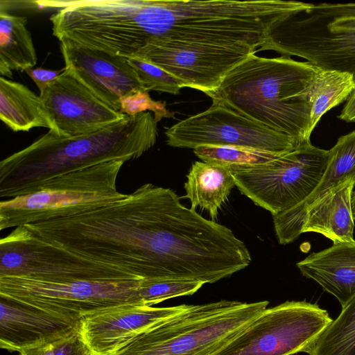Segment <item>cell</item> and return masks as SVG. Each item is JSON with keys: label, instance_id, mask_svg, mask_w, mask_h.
<instances>
[{"label": "cell", "instance_id": "6da1fadb", "mask_svg": "<svg viewBox=\"0 0 355 355\" xmlns=\"http://www.w3.org/2000/svg\"><path fill=\"white\" fill-rule=\"evenodd\" d=\"M157 136V123L150 112L126 115L81 135L60 136L49 130L0 162V197L35 193L48 180L83 166L139 158L155 144Z\"/></svg>", "mask_w": 355, "mask_h": 355}, {"label": "cell", "instance_id": "7a4b0ae2", "mask_svg": "<svg viewBox=\"0 0 355 355\" xmlns=\"http://www.w3.org/2000/svg\"><path fill=\"white\" fill-rule=\"evenodd\" d=\"M319 68L290 57L251 54L233 68L214 91L212 103L294 138L310 141L308 94Z\"/></svg>", "mask_w": 355, "mask_h": 355}, {"label": "cell", "instance_id": "3957f363", "mask_svg": "<svg viewBox=\"0 0 355 355\" xmlns=\"http://www.w3.org/2000/svg\"><path fill=\"white\" fill-rule=\"evenodd\" d=\"M268 301L188 305L112 355H214L266 309Z\"/></svg>", "mask_w": 355, "mask_h": 355}, {"label": "cell", "instance_id": "277c9868", "mask_svg": "<svg viewBox=\"0 0 355 355\" xmlns=\"http://www.w3.org/2000/svg\"><path fill=\"white\" fill-rule=\"evenodd\" d=\"M296 55L355 80V3H311L274 25L257 51Z\"/></svg>", "mask_w": 355, "mask_h": 355}, {"label": "cell", "instance_id": "5b68a950", "mask_svg": "<svg viewBox=\"0 0 355 355\" xmlns=\"http://www.w3.org/2000/svg\"><path fill=\"white\" fill-rule=\"evenodd\" d=\"M112 160L83 166L48 180L33 193L0 202V230L17 227L77 206L107 204L128 194L117 190L124 164Z\"/></svg>", "mask_w": 355, "mask_h": 355}, {"label": "cell", "instance_id": "8992f818", "mask_svg": "<svg viewBox=\"0 0 355 355\" xmlns=\"http://www.w3.org/2000/svg\"><path fill=\"white\" fill-rule=\"evenodd\" d=\"M143 280L52 282L21 276L0 277V295L9 297L64 318L83 316L122 304H143Z\"/></svg>", "mask_w": 355, "mask_h": 355}, {"label": "cell", "instance_id": "52a82bcc", "mask_svg": "<svg viewBox=\"0 0 355 355\" xmlns=\"http://www.w3.org/2000/svg\"><path fill=\"white\" fill-rule=\"evenodd\" d=\"M328 150L300 144L267 165L231 171L239 191L272 216L306 199L326 169Z\"/></svg>", "mask_w": 355, "mask_h": 355}, {"label": "cell", "instance_id": "ba28073f", "mask_svg": "<svg viewBox=\"0 0 355 355\" xmlns=\"http://www.w3.org/2000/svg\"><path fill=\"white\" fill-rule=\"evenodd\" d=\"M328 312L306 301L266 309L214 355H292L306 352L332 322Z\"/></svg>", "mask_w": 355, "mask_h": 355}, {"label": "cell", "instance_id": "9c48e42d", "mask_svg": "<svg viewBox=\"0 0 355 355\" xmlns=\"http://www.w3.org/2000/svg\"><path fill=\"white\" fill-rule=\"evenodd\" d=\"M165 135L168 146L192 149L200 146H232L286 154L300 144L289 135L214 103L202 112L167 128Z\"/></svg>", "mask_w": 355, "mask_h": 355}, {"label": "cell", "instance_id": "30bf717a", "mask_svg": "<svg viewBox=\"0 0 355 355\" xmlns=\"http://www.w3.org/2000/svg\"><path fill=\"white\" fill-rule=\"evenodd\" d=\"M257 49L250 46L148 42L132 57L155 64L175 77L183 87L207 94Z\"/></svg>", "mask_w": 355, "mask_h": 355}, {"label": "cell", "instance_id": "8fae6325", "mask_svg": "<svg viewBox=\"0 0 355 355\" xmlns=\"http://www.w3.org/2000/svg\"><path fill=\"white\" fill-rule=\"evenodd\" d=\"M40 96L50 122L49 130L60 136L92 132L126 116L99 99L65 67Z\"/></svg>", "mask_w": 355, "mask_h": 355}, {"label": "cell", "instance_id": "7c38bea8", "mask_svg": "<svg viewBox=\"0 0 355 355\" xmlns=\"http://www.w3.org/2000/svg\"><path fill=\"white\" fill-rule=\"evenodd\" d=\"M65 68L95 96L119 112L120 99L143 90L127 58L60 40Z\"/></svg>", "mask_w": 355, "mask_h": 355}, {"label": "cell", "instance_id": "4fadbf2b", "mask_svg": "<svg viewBox=\"0 0 355 355\" xmlns=\"http://www.w3.org/2000/svg\"><path fill=\"white\" fill-rule=\"evenodd\" d=\"M187 306L153 307L131 304L112 306L83 316L80 333L94 353L112 355L143 331Z\"/></svg>", "mask_w": 355, "mask_h": 355}, {"label": "cell", "instance_id": "5bb4252c", "mask_svg": "<svg viewBox=\"0 0 355 355\" xmlns=\"http://www.w3.org/2000/svg\"><path fill=\"white\" fill-rule=\"evenodd\" d=\"M0 347L10 352L44 345L80 331V320L67 318L0 295Z\"/></svg>", "mask_w": 355, "mask_h": 355}, {"label": "cell", "instance_id": "9a60e30c", "mask_svg": "<svg viewBox=\"0 0 355 355\" xmlns=\"http://www.w3.org/2000/svg\"><path fill=\"white\" fill-rule=\"evenodd\" d=\"M352 178H355V130L340 137L328 150L326 169L312 193L295 207L273 215L279 243L285 245L297 239L309 206L329 189Z\"/></svg>", "mask_w": 355, "mask_h": 355}, {"label": "cell", "instance_id": "2e32d148", "mask_svg": "<svg viewBox=\"0 0 355 355\" xmlns=\"http://www.w3.org/2000/svg\"><path fill=\"white\" fill-rule=\"evenodd\" d=\"M300 272L334 296L341 306L355 296V241L333 243L297 263Z\"/></svg>", "mask_w": 355, "mask_h": 355}, {"label": "cell", "instance_id": "e0dca14e", "mask_svg": "<svg viewBox=\"0 0 355 355\" xmlns=\"http://www.w3.org/2000/svg\"><path fill=\"white\" fill-rule=\"evenodd\" d=\"M354 186L355 178H349L315 200L306 211L302 233H319L333 243L354 241L352 207Z\"/></svg>", "mask_w": 355, "mask_h": 355}, {"label": "cell", "instance_id": "ac0fdd59", "mask_svg": "<svg viewBox=\"0 0 355 355\" xmlns=\"http://www.w3.org/2000/svg\"><path fill=\"white\" fill-rule=\"evenodd\" d=\"M187 178L184 198L190 200L191 208L207 210L215 221L218 209L236 186L231 171L218 164L196 161Z\"/></svg>", "mask_w": 355, "mask_h": 355}, {"label": "cell", "instance_id": "d6986e66", "mask_svg": "<svg viewBox=\"0 0 355 355\" xmlns=\"http://www.w3.org/2000/svg\"><path fill=\"white\" fill-rule=\"evenodd\" d=\"M0 119L15 132L37 127L51 128L40 96L3 76L0 77Z\"/></svg>", "mask_w": 355, "mask_h": 355}, {"label": "cell", "instance_id": "ffe728a7", "mask_svg": "<svg viewBox=\"0 0 355 355\" xmlns=\"http://www.w3.org/2000/svg\"><path fill=\"white\" fill-rule=\"evenodd\" d=\"M27 18L16 16L1 9L0 73L12 78L13 70L24 71L37 63V55Z\"/></svg>", "mask_w": 355, "mask_h": 355}, {"label": "cell", "instance_id": "44dd1931", "mask_svg": "<svg viewBox=\"0 0 355 355\" xmlns=\"http://www.w3.org/2000/svg\"><path fill=\"white\" fill-rule=\"evenodd\" d=\"M354 88L355 80L352 74L318 69L308 94L311 109L308 128L310 137L321 117L333 107L347 100Z\"/></svg>", "mask_w": 355, "mask_h": 355}, {"label": "cell", "instance_id": "7402d4cb", "mask_svg": "<svg viewBox=\"0 0 355 355\" xmlns=\"http://www.w3.org/2000/svg\"><path fill=\"white\" fill-rule=\"evenodd\" d=\"M309 355H355V296L306 350Z\"/></svg>", "mask_w": 355, "mask_h": 355}, {"label": "cell", "instance_id": "603a6c76", "mask_svg": "<svg viewBox=\"0 0 355 355\" xmlns=\"http://www.w3.org/2000/svg\"><path fill=\"white\" fill-rule=\"evenodd\" d=\"M193 153L202 162L226 167L230 171L261 167L285 155L240 146L211 145L198 146Z\"/></svg>", "mask_w": 355, "mask_h": 355}, {"label": "cell", "instance_id": "cb8c5ba5", "mask_svg": "<svg viewBox=\"0 0 355 355\" xmlns=\"http://www.w3.org/2000/svg\"><path fill=\"white\" fill-rule=\"evenodd\" d=\"M204 284L193 281L143 280L139 294L145 305L152 306L173 297L191 295Z\"/></svg>", "mask_w": 355, "mask_h": 355}, {"label": "cell", "instance_id": "d4e9b609", "mask_svg": "<svg viewBox=\"0 0 355 355\" xmlns=\"http://www.w3.org/2000/svg\"><path fill=\"white\" fill-rule=\"evenodd\" d=\"M127 60L144 91L175 95L183 87L175 77L155 64L135 57H128Z\"/></svg>", "mask_w": 355, "mask_h": 355}, {"label": "cell", "instance_id": "484cf974", "mask_svg": "<svg viewBox=\"0 0 355 355\" xmlns=\"http://www.w3.org/2000/svg\"><path fill=\"white\" fill-rule=\"evenodd\" d=\"M146 112L153 113L157 123L163 118H171L175 114L174 112L166 109L165 101L153 100L147 91H137L120 99L119 112L121 114L135 116Z\"/></svg>", "mask_w": 355, "mask_h": 355}, {"label": "cell", "instance_id": "4316f807", "mask_svg": "<svg viewBox=\"0 0 355 355\" xmlns=\"http://www.w3.org/2000/svg\"><path fill=\"white\" fill-rule=\"evenodd\" d=\"M20 355H98L83 339L80 331L53 343L22 350Z\"/></svg>", "mask_w": 355, "mask_h": 355}, {"label": "cell", "instance_id": "83f0119b", "mask_svg": "<svg viewBox=\"0 0 355 355\" xmlns=\"http://www.w3.org/2000/svg\"><path fill=\"white\" fill-rule=\"evenodd\" d=\"M24 71L36 84L40 90V93H41L59 77L63 71V69L51 70L41 67H32L26 69Z\"/></svg>", "mask_w": 355, "mask_h": 355}, {"label": "cell", "instance_id": "f1b7e54d", "mask_svg": "<svg viewBox=\"0 0 355 355\" xmlns=\"http://www.w3.org/2000/svg\"><path fill=\"white\" fill-rule=\"evenodd\" d=\"M338 118L346 122L355 123V88L347 98Z\"/></svg>", "mask_w": 355, "mask_h": 355}, {"label": "cell", "instance_id": "f546056e", "mask_svg": "<svg viewBox=\"0 0 355 355\" xmlns=\"http://www.w3.org/2000/svg\"><path fill=\"white\" fill-rule=\"evenodd\" d=\"M352 211L354 218L355 220V191L353 192L352 198Z\"/></svg>", "mask_w": 355, "mask_h": 355}]
</instances>
